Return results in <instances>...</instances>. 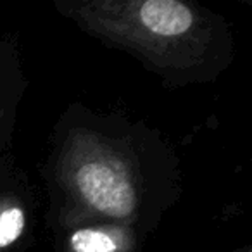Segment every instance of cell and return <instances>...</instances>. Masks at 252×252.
I'll return each instance as SVG.
<instances>
[{
  "instance_id": "cell-3",
  "label": "cell",
  "mask_w": 252,
  "mask_h": 252,
  "mask_svg": "<svg viewBox=\"0 0 252 252\" xmlns=\"http://www.w3.org/2000/svg\"><path fill=\"white\" fill-rule=\"evenodd\" d=\"M71 252H126L128 231L114 224H92L71 231L67 237Z\"/></svg>"
},
{
  "instance_id": "cell-2",
  "label": "cell",
  "mask_w": 252,
  "mask_h": 252,
  "mask_svg": "<svg viewBox=\"0 0 252 252\" xmlns=\"http://www.w3.org/2000/svg\"><path fill=\"white\" fill-rule=\"evenodd\" d=\"M63 183L94 214L126 221L138 211V183L125 156L90 133L74 137L63 159Z\"/></svg>"
},
{
  "instance_id": "cell-1",
  "label": "cell",
  "mask_w": 252,
  "mask_h": 252,
  "mask_svg": "<svg viewBox=\"0 0 252 252\" xmlns=\"http://www.w3.org/2000/svg\"><path fill=\"white\" fill-rule=\"evenodd\" d=\"M61 11L85 32L130 50L159 71H192L206 59V19L180 0H87Z\"/></svg>"
},
{
  "instance_id": "cell-4",
  "label": "cell",
  "mask_w": 252,
  "mask_h": 252,
  "mask_svg": "<svg viewBox=\"0 0 252 252\" xmlns=\"http://www.w3.org/2000/svg\"><path fill=\"white\" fill-rule=\"evenodd\" d=\"M26 228V213L14 200H0V251L21 238Z\"/></svg>"
}]
</instances>
